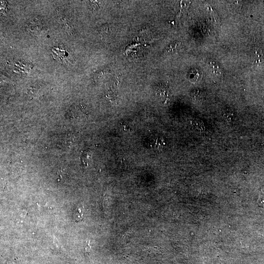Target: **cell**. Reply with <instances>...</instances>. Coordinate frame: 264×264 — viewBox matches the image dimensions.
<instances>
[{
    "label": "cell",
    "mask_w": 264,
    "mask_h": 264,
    "mask_svg": "<svg viewBox=\"0 0 264 264\" xmlns=\"http://www.w3.org/2000/svg\"><path fill=\"white\" fill-rule=\"evenodd\" d=\"M44 26L43 23L41 22V20L38 18H34L31 20L28 24V29H29V31L33 33H38L41 31Z\"/></svg>",
    "instance_id": "obj_1"
},
{
    "label": "cell",
    "mask_w": 264,
    "mask_h": 264,
    "mask_svg": "<svg viewBox=\"0 0 264 264\" xmlns=\"http://www.w3.org/2000/svg\"><path fill=\"white\" fill-rule=\"evenodd\" d=\"M192 125L194 128L196 130H198L200 132H203L204 131V127L203 122L200 120H194L192 122Z\"/></svg>",
    "instance_id": "obj_2"
},
{
    "label": "cell",
    "mask_w": 264,
    "mask_h": 264,
    "mask_svg": "<svg viewBox=\"0 0 264 264\" xmlns=\"http://www.w3.org/2000/svg\"><path fill=\"white\" fill-rule=\"evenodd\" d=\"M209 64L210 65V66L211 67V68H212V70L213 71L214 73L219 75H220L222 74L221 70L219 68V67L218 66L217 64L215 62L213 61H210L209 62Z\"/></svg>",
    "instance_id": "obj_3"
},
{
    "label": "cell",
    "mask_w": 264,
    "mask_h": 264,
    "mask_svg": "<svg viewBox=\"0 0 264 264\" xmlns=\"http://www.w3.org/2000/svg\"><path fill=\"white\" fill-rule=\"evenodd\" d=\"M178 43L177 42H174L171 44V45L169 46L168 47V48H167V50H166L167 52H168V53L174 52L176 50V49H177V47H178Z\"/></svg>",
    "instance_id": "obj_4"
},
{
    "label": "cell",
    "mask_w": 264,
    "mask_h": 264,
    "mask_svg": "<svg viewBox=\"0 0 264 264\" xmlns=\"http://www.w3.org/2000/svg\"><path fill=\"white\" fill-rule=\"evenodd\" d=\"M199 77V74L198 73V71H196V70H193L190 75V78H191V79L197 80H198Z\"/></svg>",
    "instance_id": "obj_5"
},
{
    "label": "cell",
    "mask_w": 264,
    "mask_h": 264,
    "mask_svg": "<svg viewBox=\"0 0 264 264\" xmlns=\"http://www.w3.org/2000/svg\"><path fill=\"white\" fill-rule=\"evenodd\" d=\"M92 252V249L91 246H90V242H87L85 248V254L86 256H89Z\"/></svg>",
    "instance_id": "obj_6"
},
{
    "label": "cell",
    "mask_w": 264,
    "mask_h": 264,
    "mask_svg": "<svg viewBox=\"0 0 264 264\" xmlns=\"http://www.w3.org/2000/svg\"><path fill=\"white\" fill-rule=\"evenodd\" d=\"M233 115L232 113L231 112H226L225 113L224 115V118L227 121H231L232 117H233Z\"/></svg>",
    "instance_id": "obj_7"
},
{
    "label": "cell",
    "mask_w": 264,
    "mask_h": 264,
    "mask_svg": "<svg viewBox=\"0 0 264 264\" xmlns=\"http://www.w3.org/2000/svg\"><path fill=\"white\" fill-rule=\"evenodd\" d=\"M258 203L260 206H264V194L260 195L258 200Z\"/></svg>",
    "instance_id": "obj_8"
}]
</instances>
